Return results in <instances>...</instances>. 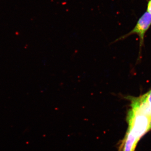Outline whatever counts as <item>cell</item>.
I'll return each instance as SVG.
<instances>
[{"label":"cell","instance_id":"6da1fadb","mask_svg":"<svg viewBox=\"0 0 151 151\" xmlns=\"http://www.w3.org/2000/svg\"><path fill=\"white\" fill-rule=\"evenodd\" d=\"M131 108L128 113L129 131L138 139L150 131L151 113L141 104L137 97H130Z\"/></svg>","mask_w":151,"mask_h":151},{"label":"cell","instance_id":"5b68a950","mask_svg":"<svg viewBox=\"0 0 151 151\" xmlns=\"http://www.w3.org/2000/svg\"><path fill=\"white\" fill-rule=\"evenodd\" d=\"M147 12L151 15V0H147Z\"/></svg>","mask_w":151,"mask_h":151},{"label":"cell","instance_id":"277c9868","mask_svg":"<svg viewBox=\"0 0 151 151\" xmlns=\"http://www.w3.org/2000/svg\"><path fill=\"white\" fill-rule=\"evenodd\" d=\"M140 97L144 103L151 110V89Z\"/></svg>","mask_w":151,"mask_h":151},{"label":"cell","instance_id":"7a4b0ae2","mask_svg":"<svg viewBox=\"0 0 151 151\" xmlns=\"http://www.w3.org/2000/svg\"><path fill=\"white\" fill-rule=\"evenodd\" d=\"M151 26V15L147 12L144 13L138 19L134 27L130 32L122 37L118 40L125 38L132 35H137L139 38L140 46L142 47L144 44V39L146 32L148 30Z\"/></svg>","mask_w":151,"mask_h":151},{"label":"cell","instance_id":"8992f818","mask_svg":"<svg viewBox=\"0 0 151 151\" xmlns=\"http://www.w3.org/2000/svg\"><path fill=\"white\" fill-rule=\"evenodd\" d=\"M151 129V121L150 122V131Z\"/></svg>","mask_w":151,"mask_h":151},{"label":"cell","instance_id":"3957f363","mask_svg":"<svg viewBox=\"0 0 151 151\" xmlns=\"http://www.w3.org/2000/svg\"><path fill=\"white\" fill-rule=\"evenodd\" d=\"M139 140L131 132L127 131L123 141L122 151H134Z\"/></svg>","mask_w":151,"mask_h":151}]
</instances>
